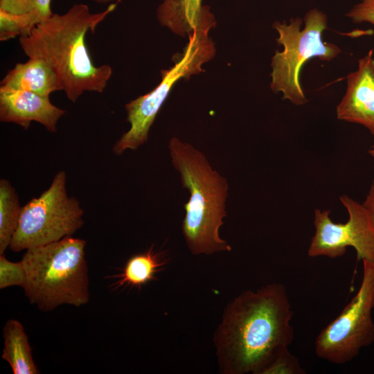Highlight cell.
<instances>
[{
	"mask_svg": "<svg viewBox=\"0 0 374 374\" xmlns=\"http://www.w3.org/2000/svg\"><path fill=\"white\" fill-rule=\"evenodd\" d=\"M290 301L284 285L244 291L226 306L213 333L222 374H266L294 339Z\"/></svg>",
	"mask_w": 374,
	"mask_h": 374,
	"instance_id": "6da1fadb",
	"label": "cell"
},
{
	"mask_svg": "<svg viewBox=\"0 0 374 374\" xmlns=\"http://www.w3.org/2000/svg\"><path fill=\"white\" fill-rule=\"evenodd\" d=\"M116 6L110 4L103 12L91 13L87 5H73L62 15L53 14L37 24L19 44L29 58H42L55 71L61 90L75 103L84 91L103 92L112 74L108 64L96 66L86 45V34L94 32Z\"/></svg>",
	"mask_w": 374,
	"mask_h": 374,
	"instance_id": "7a4b0ae2",
	"label": "cell"
},
{
	"mask_svg": "<svg viewBox=\"0 0 374 374\" xmlns=\"http://www.w3.org/2000/svg\"><path fill=\"white\" fill-rule=\"evenodd\" d=\"M172 163L179 173L183 187L190 193L184 204L181 230L193 255L230 251L231 247L220 235L226 216L228 183L213 170L205 155L176 136L168 143Z\"/></svg>",
	"mask_w": 374,
	"mask_h": 374,
	"instance_id": "3957f363",
	"label": "cell"
},
{
	"mask_svg": "<svg viewBox=\"0 0 374 374\" xmlns=\"http://www.w3.org/2000/svg\"><path fill=\"white\" fill-rule=\"evenodd\" d=\"M86 241L71 236L26 250L21 260L26 296L42 311L89 300Z\"/></svg>",
	"mask_w": 374,
	"mask_h": 374,
	"instance_id": "277c9868",
	"label": "cell"
},
{
	"mask_svg": "<svg viewBox=\"0 0 374 374\" xmlns=\"http://www.w3.org/2000/svg\"><path fill=\"white\" fill-rule=\"evenodd\" d=\"M302 21L297 17L292 18L289 24L274 23L273 28L278 33L276 42L283 46V50L276 51L271 62V89L275 93H282L283 99L298 106L307 103L300 82V73L304 64L314 57L331 61L341 53L338 46L322 39L328 26V18L323 12L312 8L305 15L303 29Z\"/></svg>",
	"mask_w": 374,
	"mask_h": 374,
	"instance_id": "5b68a950",
	"label": "cell"
},
{
	"mask_svg": "<svg viewBox=\"0 0 374 374\" xmlns=\"http://www.w3.org/2000/svg\"><path fill=\"white\" fill-rule=\"evenodd\" d=\"M215 25L214 15L208 8L188 34L189 40L175 64L169 70L162 71V80L159 85L125 105L130 128L114 145L115 154L121 155L127 149L135 150L144 144L150 128L173 84L180 78L202 72V65L214 57V44L208 33Z\"/></svg>",
	"mask_w": 374,
	"mask_h": 374,
	"instance_id": "8992f818",
	"label": "cell"
},
{
	"mask_svg": "<svg viewBox=\"0 0 374 374\" xmlns=\"http://www.w3.org/2000/svg\"><path fill=\"white\" fill-rule=\"evenodd\" d=\"M83 210L66 190V173L61 170L49 188L21 208L17 230L9 248L18 252L71 236L82 227Z\"/></svg>",
	"mask_w": 374,
	"mask_h": 374,
	"instance_id": "52a82bcc",
	"label": "cell"
},
{
	"mask_svg": "<svg viewBox=\"0 0 374 374\" xmlns=\"http://www.w3.org/2000/svg\"><path fill=\"white\" fill-rule=\"evenodd\" d=\"M363 275L356 294L314 341L317 357L335 364L352 361L374 342V264L362 260Z\"/></svg>",
	"mask_w": 374,
	"mask_h": 374,
	"instance_id": "ba28073f",
	"label": "cell"
},
{
	"mask_svg": "<svg viewBox=\"0 0 374 374\" xmlns=\"http://www.w3.org/2000/svg\"><path fill=\"white\" fill-rule=\"evenodd\" d=\"M348 214L345 223H335L330 211L314 210V233L308 249L309 257L336 258L344 255L348 247L356 251L358 260L374 264V222L363 206L348 195L339 197Z\"/></svg>",
	"mask_w": 374,
	"mask_h": 374,
	"instance_id": "9c48e42d",
	"label": "cell"
},
{
	"mask_svg": "<svg viewBox=\"0 0 374 374\" xmlns=\"http://www.w3.org/2000/svg\"><path fill=\"white\" fill-rule=\"evenodd\" d=\"M339 120L357 123L374 136V55L372 50L358 60L346 77V90L337 106Z\"/></svg>",
	"mask_w": 374,
	"mask_h": 374,
	"instance_id": "30bf717a",
	"label": "cell"
},
{
	"mask_svg": "<svg viewBox=\"0 0 374 374\" xmlns=\"http://www.w3.org/2000/svg\"><path fill=\"white\" fill-rule=\"evenodd\" d=\"M64 114V110L51 103L49 96L24 90L0 91L2 122L14 123L26 130L35 121L48 132H55L57 123Z\"/></svg>",
	"mask_w": 374,
	"mask_h": 374,
	"instance_id": "8fae6325",
	"label": "cell"
},
{
	"mask_svg": "<svg viewBox=\"0 0 374 374\" xmlns=\"http://www.w3.org/2000/svg\"><path fill=\"white\" fill-rule=\"evenodd\" d=\"M51 0H0V40L28 35L53 15Z\"/></svg>",
	"mask_w": 374,
	"mask_h": 374,
	"instance_id": "7c38bea8",
	"label": "cell"
},
{
	"mask_svg": "<svg viewBox=\"0 0 374 374\" xmlns=\"http://www.w3.org/2000/svg\"><path fill=\"white\" fill-rule=\"evenodd\" d=\"M24 90L49 96L61 91L57 75L45 60L29 58L24 63H17L8 71L0 84V91Z\"/></svg>",
	"mask_w": 374,
	"mask_h": 374,
	"instance_id": "4fadbf2b",
	"label": "cell"
},
{
	"mask_svg": "<svg viewBox=\"0 0 374 374\" xmlns=\"http://www.w3.org/2000/svg\"><path fill=\"white\" fill-rule=\"evenodd\" d=\"M4 345L2 358L10 366L14 374H37L31 347L23 325L17 320H8L3 329Z\"/></svg>",
	"mask_w": 374,
	"mask_h": 374,
	"instance_id": "5bb4252c",
	"label": "cell"
},
{
	"mask_svg": "<svg viewBox=\"0 0 374 374\" xmlns=\"http://www.w3.org/2000/svg\"><path fill=\"white\" fill-rule=\"evenodd\" d=\"M208 8L202 0H163L158 7L157 18L162 26L184 37L196 27Z\"/></svg>",
	"mask_w": 374,
	"mask_h": 374,
	"instance_id": "9a60e30c",
	"label": "cell"
},
{
	"mask_svg": "<svg viewBox=\"0 0 374 374\" xmlns=\"http://www.w3.org/2000/svg\"><path fill=\"white\" fill-rule=\"evenodd\" d=\"M21 208L19 197L10 183L0 181V254L9 247L18 226Z\"/></svg>",
	"mask_w": 374,
	"mask_h": 374,
	"instance_id": "2e32d148",
	"label": "cell"
},
{
	"mask_svg": "<svg viewBox=\"0 0 374 374\" xmlns=\"http://www.w3.org/2000/svg\"><path fill=\"white\" fill-rule=\"evenodd\" d=\"M165 263L152 248L132 256L118 275L119 285L140 287L152 280L159 268Z\"/></svg>",
	"mask_w": 374,
	"mask_h": 374,
	"instance_id": "e0dca14e",
	"label": "cell"
},
{
	"mask_svg": "<svg viewBox=\"0 0 374 374\" xmlns=\"http://www.w3.org/2000/svg\"><path fill=\"white\" fill-rule=\"evenodd\" d=\"M26 274L22 261L13 262L0 254V288L18 285L23 287Z\"/></svg>",
	"mask_w": 374,
	"mask_h": 374,
	"instance_id": "ac0fdd59",
	"label": "cell"
},
{
	"mask_svg": "<svg viewBox=\"0 0 374 374\" xmlns=\"http://www.w3.org/2000/svg\"><path fill=\"white\" fill-rule=\"evenodd\" d=\"M299 359L290 351H285L269 368L266 374H304Z\"/></svg>",
	"mask_w": 374,
	"mask_h": 374,
	"instance_id": "d6986e66",
	"label": "cell"
},
{
	"mask_svg": "<svg viewBox=\"0 0 374 374\" xmlns=\"http://www.w3.org/2000/svg\"><path fill=\"white\" fill-rule=\"evenodd\" d=\"M356 24L368 22L374 25V0H362L346 14Z\"/></svg>",
	"mask_w": 374,
	"mask_h": 374,
	"instance_id": "ffe728a7",
	"label": "cell"
},
{
	"mask_svg": "<svg viewBox=\"0 0 374 374\" xmlns=\"http://www.w3.org/2000/svg\"><path fill=\"white\" fill-rule=\"evenodd\" d=\"M362 204L374 222V179L371 182L368 194Z\"/></svg>",
	"mask_w": 374,
	"mask_h": 374,
	"instance_id": "44dd1931",
	"label": "cell"
},
{
	"mask_svg": "<svg viewBox=\"0 0 374 374\" xmlns=\"http://www.w3.org/2000/svg\"><path fill=\"white\" fill-rule=\"evenodd\" d=\"M368 154L374 159V144L368 150Z\"/></svg>",
	"mask_w": 374,
	"mask_h": 374,
	"instance_id": "7402d4cb",
	"label": "cell"
},
{
	"mask_svg": "<svg viewBox=\"0 0 374 374\" xmlns=\"http://www.w3.org/2000/svg\"><path fill=\"white\" fill-rule=\"evenodd\" d=\"M94 1L100 3H105L107 2L116 1L118 2L120 0H93Z\"/></svg>",
	"mask_w": 374,
	"mask_h": 374,
	"instance_id": "603a6c76",
	"label": "cell"
}]
</instances>
